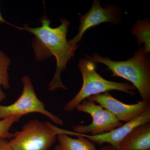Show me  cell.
<instances>
[{"label": "cell", "mask_w": 150, "mask_h": 150, "mask_svg": "<svg viewBox=\"0 0 150 150\" xmlns=\"http://www.w3.org/2000/svg\"><path fill=\"white\" fill-rule=\"evenodd\" d=\"M0 23H6V24L12 25V26H13V27L17 28V26H15V25H11L10 24V23H9L7 21H6L4 19V18L3 17V16H2V15L1 13V12H0Z\"/></svg>", "instance_id": "cell-17"}, {"label": "cell", "mask_w": 150, "mask_h": 150, "mask_svg": "<svg viewBox=\"0 0 150 150\" xmlns=\"http://www.w3.org/2000/svg\"><path fill=\"white\" fill-rule=\"evenodd\" d=\"M16 116H11L0 120V137L10 139L13 136V133L9 132L12 126L20 119Z\"/></svg>", "instance_id": "cell-14"}, {"label": "cell", "mask_w": 150, "mask_h": 150, "mask_svg": "<svg viewBox=\"0 0 150 150\" xmlns=\"http://www.w3.org/2000/svg\"><path fill=\"white\" fill-rule=\"evenodd\" d=\"M10 63V58L0 49V103L6 96L1 86H2L5 89L10 88L8 70Z\"/></svg>", "instance_id": "cell-13"}, {"label": "cell", "mask_w": 150, "mask_h": 150, "mask_svg": "<svg viewBox=\"0 0 150 150\" xmlns=\"http://www.w3.org/2000/svg\"><path fill=\"white\" fill-rule=\"evenodd\" d=\"M54 125L37 119L30 120L21 131L9 140L12 150H48L55 144L57 133Z\"/></svg>", "instance_id": "cell-4"}, {"label": "cell", "mask_w": 150, "mask_h": 150, "mask_svg": "<svg viewBox=\"0 0 150 150\" xmlns=\"http://www.w3.org/2000/svg\"><path fill=\"white\" fill-rule=\"evenodd\" d=\"M131 33L135 35L139 46L144 44L146 52H150V21L149 18L139 19L131 29Z\"/></svg>", "instance_id": "cell-12"}, {"label": "cell", "mask_w": 150, "mask_h": 150, "mask_svg": "<svg viewBox=\"0 0 150 150\" xmlns=\"http://www.w3.org/2000/svg\"><path fill=\"white\" fill-rule=\"evenodd\" d=\"M119 150H150V122L137 126L121 142Z\"/></svg>", "instance_id": "cell-10"}, {"label": "cell", "mask_w": 150, "mask_h": 150, "mask_svg": "<svg viewBox=\"0 0 150 150\" xmlns=\"http://www.w3.org/2000/svg\"><path fill=\"white\" fill-rule=\"evenodd\" d=\"M99 150H119L117 148L113 147L110 145H106V146H103Z\"/></svg>", "instance_id": "cell-16"}, {"label": "cell", "mask_w": 150, "mask_h": 150, "mask_svg": "<svg viewBox=\"0 0 150 150\" xmlns=\"http://www.w3.org/2000/svg\"><path fill=\"white\" fill-rule=\"evenodd\" d=\"M56 131L60 150H96L94 143L85 137L76 135L77 138L74 139L62 132Z\"/></svg>", "instance_id": "cell-11"}, {"label": "cell", "mask_w": 150, "mask_h": 150, "mask_svg": "<svg viewBox=\"0 0 150 150\" xmlns=\"http://www.w3.org/2000/svg\"><path fill=\"white\" fill-rule=\"evenodd\" d=\"M100 1L94 0L89 10L84 15L79 14L80 25L77 35L69 40L70 46L79 47L78 43L81 40L84 33L91 28L103 23H109L114 25L120 23L122 20L120 8L115 5L109 4L104 8L100 5Z\"/></svg>", "instance_id": "cell-7"}, {"label": "cell", "mask_w": 150, "mask_h": 150, "mask_svg": "<svg viewBox=\"0 0 150 150\" xmlns=\"http://www.w3.org/2000/svg\"><path fill=\"white\" fill-rule=\"evenodd\" d=\"M0 150H12L8 139L0 137Z\"/></svg>", "instance_id": "cell-15"}, {"label": "cell", "mask_w": 150, "mask_h": 150, "mask_svg": "<svg viewBox=\"0 0 150 150\" xmlns=\"http://www.w3.org/2000/svg\"><path fill=\"white\" fill-rule=\"evenodd\" d=\"M21 81L23 90L16 101L6 106L0 105V120L11 116L21 118L29 113L37 112L46 115L56 125L63 126V120L46 110L44 103L38 98L30 78L25 75L22 77Z\"/></svg>", "instance_id": "cell-5"}, {"label": "cell", "mask_w": 150, "mask_h": 150, "mask_svg": "<svg viewBox=\"0 0 150 150\" xmlns=\"http://www.w3.org/2000/svg\"><path fill=\"white\" fill-rule=\"evenodd\" d=\"M150 122V108L142 115L133 121L127 122L122 126L109 132L100 135L91 136L88 134H77L72 131L60 129V131L69 135H79L86 138L94 144L102 145L108 144L113 147L118 149L124 138L133 129L137 126Z\"/></svg>", "instance_id": "cell-9"}, {"label": "cell", "mask_w": 150, "mask_h": 150, "mask_svg": "<svg viewBox=\"0 0 150 150\" xmlns=\"http://www.w3.org/2000/svg\"><path fill=\"white\" fill-rule=\"evenodd\" d=\"M54 150H60V149H59V146H58V145H56V146H55Z\"/></svg>", "instance_id": "cell-18"}, {"label": "cell", "mask_w": 150, "mask_h": 150, "mask_svg": "<svg viewBox=\"0 0 150 150\" xmlns=\"http://www.w3.org/2000/svg\"><path fill=\"white\" fill-rule=\"evenodd\" d=\"M76 109L89 114L92 118V121L88 125L74 126V132L77 134L90 133V135L95 136L109 132L123 125L108 110L88 99L84 100L78 105Z\"/></svg>", "instance_id": "cell-6"}, {"label": "cell", "mask_w": 150, "mask_h": 150, "mask_svg": "<svg viewBox=\"0 0 150 150\" xmlns=\"http://www.w3.org/2000/svg\"><path fill=\"white\" fill-rule=\"evenodd\" d=\"M88 99L108 110L118 121L126 123L139 117L150 108V103L142 100L135 104H125L113 97L109 92L93 96Z\"/></svg>", "instance_id": "cell-8"}, {"label": "cell", "mask_w": 150, "mask_h": 150, "mask_svg": "<svg viewBox=\"0 0 150 150\" xmlns=\"http://www.w3.org/2000/svg\"><path fill=\"white\" fill-rule=\"evenodd\" d=\"M86 58L95 63L105 65L112 76L121 77L132 83L140 94L142 101L150 102V59L149 54L140 47L134 56L125 61H114L98 53Z\"/></svg>", "instance_id": "cell-2"}, {"label": "cell", "mask_w": 150, "mask_h": 150, "mask_svg": "<svg viewBox=\"0 0 150 150\" xmlns=\"http://www.w3.org/2000/svg\"><path fill=\"white\" fill-rule=\"evenodd\" d=\"M61 23L56 28L50 26L51 22L44 15L40 18L41 26L31 28L27 24L18 29L30 33L35 36L32 43L35 60L41 61L55 56L57 62L54 77L48 84L49 90L54 91L61 88L67 90V88L62 83L61 75L66 69L67 63L74 55L79 47L70 46L67 39V33L70 21L66 19L60 18Z\"/></svg>", "instance_id": "cell-1"}, {"label": "cell", "mask_w": 150, "mask_h": 150, "mask_svg": "<svg viewBox=\"0 0 150 150\" xmlns=\"http://www.w3.org/2000/svg\"><path fill=\"white\" fill-rule=\"evenodd\" d=\"M78 67L83 78L82 86L74 98L67 102L64 107V111L69 112L83 100L93 96L103 93L110 91L123 92L134 96L136 89L134 86L127 83H120L107 80L96 71V65L87 58L80 59Z\"/></svg>", "instance_id": "cell-3"}]
</instances>
